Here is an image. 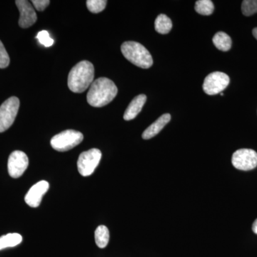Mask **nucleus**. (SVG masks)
I'll return each mask as SVG.
<instances>
[{
    "instance_id": "5",
    "label": "nucleus",
    "mask_w": 257,
    "mask_h": 257,
    "mask_svg": "<svg viewBox=\"0 0 257 257\" xmlns=\"http://www.w3.org/2000/svg\"><path fill=\"white\" fill-rule=\"evenodd\" d=\"M20 108V100L12 96L0 106V133L8 130L14 123Z\"/></svg>"
},
{
    "instance_id": "3",
    "label": "nucleus",
    "mask_w": 257,
    "mask_h": 257,
    "mask_svg": "<svg viewBox=\"0 0 257 257\" xmlns=\"http://www.w3.org/2000/svg\"><path fill=\"white\" fill-rule=\"evenodd\" d=\"M121 51L126 60L139 67L148 69L153 64L150 52L139 42H125L121 45Z\"/></svg>"
},
{
    "instance_id": "11",
    "label": "nucleus",
    "mask_w": 257,
    "mask_h": 257,
    "mask_svg": "<svg viewBox=\"0 0 257 257\" xmlns=\"http://www.w3.org/2000/svg\"><path fill=\"white\" fill-rule=\"evenodd\" d=\"M50 188V184L46 181H40L32 186L25 197V202L30 207L36 208L41 204L42 197Z\"/></svg>"
},
{
    "instance_id": "2",
    "label": "nucleus",
    "mask_w": 257,
    "mask_h": 257,
    "mask_svg": "<svg viewBox=\"0 0 257 257\" xmlns=\"http://www.w3.org/2000/svg\"><path fill=\"white\" fill-rule=\"evenodd\" d=\"M94 68L90 62L84 60L72 67L69 72L67 84L72 92L82 93L90 87L94 80Z\"/></svg>"
},
{
    "instance_id": "24",
    "label": "nucleus",
    "mask_w": 257,
    "mask_h": 257,
    "mask_svg": "<svg viewBox=\"0 0 257 257\" xmlns=\"http://www.w3.org/2000/svg\"><path fill=\"white\" fill-rule=\"evenodd\" d=\"M252 230L255 234H257V219L254 221L252 225Z\"/></svg>"
},
{
    "instance_id": "23",
    "label": "nucleus",
    "mask_w": 257,
    "mask_h": 257,
    "mask_svg": "<svg viewBox=\"0 0 257 257\" xmlns=\"http://www.w3.org/2000/svg\"><path fill=\"white\" fill-rule=\"evenodd\" d=\"M35 6V9L38 11H44L50 5V1L49 0H33L32 1Z\"/></svg>"
},
{
    "instance_id": "4",
    "label": "nucleus",
    "mask_w": 257,
    "mask_h": 257,
    "mask_svg": "<svg viewBox=\"0 0 257 257\" xmlns=\"http://www.w3.org/2000/svg\"><path fill=\"white\" fill-rule=\"evenodd\" d=\"M84 136L73 130H65L55 135L51 140V146L58 152H67L82 143Z\"/></svg>"
},
{
    "instance_id": "12",
    "label": "nucleus",
    "mask_w": 257,
    "mask_h": 257,
    "mask_svg": "<svg viewBox=\"0 0 257 257\" xmlns=\"http://www.w3.org/2000/svg\"><path fill=\"white\" fill-rule=\"evenodd\" d=\"M147 101V96L145 94H140L134 98L133 100L128 104L124 114V119L126 121L134 119L143 109L144 105Z\"/></svg>"
},
{
    "instance_id": "1",
    "label": "nucleus",
    "mask_w": 257,
    "mask_h": 257,
    "mask_svg": "<svg viewBox=\"0 0 257 257\" xmlns=\"http://www.w3.org/2000/svg\"><path fill=\"white\" fill-rule=\"evenodd\" d=\"M116 84L111 79L100 77L91 84L87 99L89 105L102 107L110 103L117 94Z\"/></svg>"
},
{
    "instance_id": "9",
    "label": "nucleus",
    "mask_w": 257,
    "mask_h": 257,
    "mask_svg": "<svg viewBox=\"0 0 257 257\" xmlns=\"http://www.w3.org/2000/svg\"><path fill=\"white\" fill-rule=\"evenodd\" d=\"M28 165L29 159L25 152H13L8 160V172L10 177L15 179L21 177L28 169Z\"/></svg>"
},
{
    "instance_id": "7",
    "label": "nucleus",
    "mask_w": 257,
    "mask_h": 257,
    "mask_svg": "<svg viewBox=\"0 0 257 257\" xmlns=\"http://www.w3.org/2000/svg\"><path fill=\"white\" fill-rule=\"evenodd\" d=\"M229 82L227 74L221 72H212L204 79L203 89L208 95H215L222 92L229 85Z\"/></svg>"
},
{
    "instance_id": "16",
    "label": "nucleus",
    "mask_w": 257,
    "mask_h": 257,
    "mask_svg": "<svg viewBox=\"0 0 257 257\" xmlns=\"http://www.w3.org/2000/svg\"><path fill=\"white\" fill-rule=\"evenodd\" d=\"M23 241V236L20 234L13 233L0 237V250L8 247H14Z\"/></svg>"
},
{
    "instance_id": "10",
    "label": "nucleus",
    "mask_w": 257,
    "mask_h": 257,
    "mask_svg": "<svg viewBox=\"0 0 257 257\" xmlns=\"http://www.w3.org/2000/svg\"><path fill=\"white\" fill-rule=\"evenodd\" d=\"M20 11V17L19 25L22 28H28L36 23L37 18L35 10L31 4L26 0H18L15 2Z\"/></svg>"
},
{
    "instance_id": "20",
    "label": "nucleus",
    "mask_w": 257,
    "mask_h": 257,
    "mask_svg": "<svg viewBox=\"0 0 257 257\" xmlns=\"http://www.w3.org/2000/svg\"><path fill=\"white\" fill-rule=\"evenodd\" d=\"M241 12L244 16L249 17L257 13V0H244L241 5Z\"/></svg>"
},
{
    "instance_id": "19",
    "label": "nucleus",
    "mask_w": 257,
    "mask_h": 257,
    "mask_svg": "<svg viewBox=\"0 0 257 257\" xmlns=\"http://www.w3.org/2000/svg\"><path fill=\"white\" fill-rule=\"evenodd\" d=\"M87 7L88 10L94 14L101 13L105 9L107 1L106 0H87Z\"/></svg>"
},
{
    "instance_id": "25",
    "label": "nucleus",
    "mask_w": 257,
    "mask_h": 257,
    "mask_svg": "<svg viewBox=\"0 0 257 257\" xmlns=\"http://www.w3.org/2000/svg\"><path fill=\"white\" fill-rule=\"evenodd\" d=\"M252 34L253 37H254L255 38H256V40H257V28L253 29Z\"/></svg>"
},
{
    "instance_id": "18",
    "label": "nucleus",
    "mask_w": 257,
    "mask_h": 257,
    "mask_svg": "<svg viewBox=\"0 0 257 257\" xmlns=\"http://www.w3.org/2000/svg\"><path fill=\"white\" fill-rule=\"evenodd\" d=\"M195 10L202 15H210L214 12V6L210 0H199L196 2Z\"/></svg>"
},
{
    "instance_id": "17",
    "label": "nucleus",
    "mask_w": 257,
    "mask_h": 257,
    "mask_svg": "<svg viewBox=\"0 0 257 257\" xmlns=\"http://www.w3.org/2000/svg\"><path fill=\"white\" fill-rule=\"evenodd\" d=\"M155 30L158 33L166 35L172 29V20L167 15L161 14L155 20Z\"/></svg>"
},
{
    "instance_id": "14",
    "label": "nucleus",
    "mask_w": 257,
    "mask_h": 257,
    "mask_svg": "<svg viewBox=\"0 0 257 257\" xmlns=\"http://www.w3.org/2000/svg\"><path fill=\"white\" fill-rule=\"evenodd\" d=\"M213 43L218 50L227 52L231 47V37L224 32H219L213 37Z\"/></svg>"
},
{
    "instance_id": "21",
    "label": "nucleus",
    "mask_w": 257,
    "mask_h": 257,
    "mask_svg": "<svg viewBox=\"0 0 257 257\" xmlns=\"http://www.w3.org/2000/svg\"><path fill=\"white\" fill-rule=\"evenodd\" d=\"M36 38L39 42L46 47L52 46L54 44L53 39L51 38L50 34L46 30H42L37 34Z\"/></svg>"
},
{
    "instance_id": "6",
    "label": "nucleus",
    "mask_w": 257,
    "mask_h": 257,
    "mask_svg": "<svg viewBox=\"0 0 257 257\" xmlns=\"http://www.w3.org/2000/svg\"><path fill=\"white\" fill-rule=\"evenodd\" d=\"M101 158V152L98 149H91L82 152L77 161V168L83 177L92 175Z\"/></svg>"
},
{
    "instance_id": "15",
    "label": "nucleus",
    "mask_w": 257,
    "mask_h": 257,
    "mask_svg": "<svg viewBox=\"0 0 257 257\" xmlns=\"http://www.w3.org/2000/svg\"><path fill=\"white\" fill-rule=\"evenodd\" d=\"M94 237H95V242L98 247L105 248L109 241V229L104 225H100L96 228Z\"/></svg>"
},
{
    "instance_id": "8",
    "label": "nucleus",
    "mask_w": 257,
    "mask_h": 257,
    "mask_svg": "<svg viewBox=\"0 0 257 257\" xmlns=\"http://www.w3.org/2000/svg\"><path fill=\"white\" fill-rule=\"evenodd\" d=\"M231 162L237 170H253L257 167V153L250 149H241L233 154Z\"/></svg>"
},
{
    "instance_id": "13",
    "label": "nucleus",
    "mask_w": 257,
    "mask_h": 257,
    "mask_svg": "<svg viewBox=\"0 0 257 257\" xmlns=\"http://www.w3.org/2000/svg\"><path fill=\"white\" fill-rule=\"evenodd\" d=\"M171 119L170 114H165L159 117L155 122L152 123L148 128L145 130L143 134L144 140H150L154 137L156 136L157 134L162 131V128L165 127L166 125L168 124Z\"/></svg>"
},
{
    "instance_id": "22",
    "label": "nucleus",
    "mask_w": 257,
    "mask_h": 257,
    "mask_svg": "<svg viewBox=\"0 0 257 257\" xmlns=\"http://www.w3.org/2000/svg\"><path fill=\"white\" fill-rule=\"evenodd\" d=\"M10 62V57L8 55V52L5 50L3 42L0 40V68H6L9 66Z\"/></svg>"
}]
</instances>
